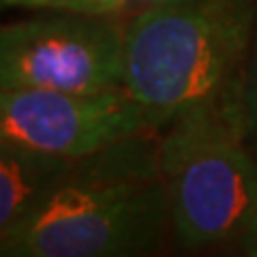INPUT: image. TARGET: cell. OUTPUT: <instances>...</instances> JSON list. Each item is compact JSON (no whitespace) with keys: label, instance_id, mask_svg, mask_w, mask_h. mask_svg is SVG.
<instances>
[{"label":"cell","instance_id":"3957f363","mask_svg":"<svg viewBox=\"0 0 257 257\" xmlns=\"http://www.w3.org/2000/svg\"><path fill=\"white\" fill-rule=\"evenodd\" d=\"M246 144L240 82L163 128L159 163L178 244L240 242L257 204V157Z\"/></svg>","mask_w":257,"mask_h":257},{"label":"cell","instance_id":"5b68a950","mask_svg":"<svg viewBox=\"0 0 257 257\" xmlns=\"http://www.w3.org/2000/svg\"><path fill=\"white\" fill-rule=\"evenodd\" d=\"M146 128L148 120L126 88L103 92L0 90V144L7 146L79 159Z\"/></svg>","mask_w":257,"mask_h":257},{"label":"cell","instance_id":"277c9868","mask_svg":"<svg viewBox=\"0 0 257 257\" xmlns=\"http://www.w3.org/2000/svg\"><path fill=\"white\" fill-rule=\"evenodd\" d=\"M124 28L107 15L69 13L7 24L0 86L60 92L124 88Z\"/></svg>","mask_w":257,"mask_h":257},{"label":"cell","instance_id":"6da1fadb","mask_svg":"<svg viewBox=\"0 0 257 257\" xmlns=\"http://www.w3.org/2000/svg\"><path fill=\"white\" fill-rule=\"evenodd\" d=\"M146 128L67 174L26 219L0 234L5 257H118L157 248L172 229L159 140Z\"/></svg>","mask_w":257,"mask_h":257},{"label":"cell","instance_id":"9c48e42d","mask_svg":"<svg viewBox=\"0 0 257 257\" xmlns=\"http://www.w3.org/2000/svg\"><path fill=\"white\" fill-rule=\"evenodd\" d=\"M240 246H242V251L246 255L257 257V204H255L251 221H248V227L242 234V238H240Z\"/></svg>","mask_w":257,"mask_h":257},{"label":"cell","instance_id":"8992f818","mask_svg":"<svg viewBox=\"0 0 257 257\" xmlns=\"http://www.w3.org/2000/svg\"><path fill=\"white\" fill-rule=\"evenodd\" d=\"M71 161L0 144V234L24 221L50 195Z\"/></svg>","mask_w":257,"mask_h":257},{"label":"cell","instance_id":"52a82bcc","mask_svg":"<svg viewBox=\"0 0 257 257\" xmlns=\"http://www.w3.org/2000/svg\"><path fill=\"white\" fill-rule=\"evenodd\" d=\"M126 0H3L5 7H22V9H52L88 15H109L124 7Z\"/></svg>","mask_w":257,"mask_h":257},{"label":"cell","instance_id":"ba28073f","mask_svg":"<svg viewBox=\"0 0 257 257\" xmlns=\"http://www.w3.org/2000/svg\"><path fill=\"white\" fill-rule=\"evenodd\" d=\"M240 103H242V116L248 138H257V24L242 69V77H240Z\"/></svg>","mask_w":257,"mask_h":257},{"label":"cell","instance_id":"7a4b0ae2","mask_svg":"<svg viewBox=\"0 0 257 257\" xmlns=\"http://www.w3.org/2000/svg\"><path fill=\"white\" fill-rule=\"evenodd\" d=\"M257 24V0H152L124 28V82L148 126L234 88Z\"/></svg>","mask_w":257,"mask_h":257}]
</instances>
